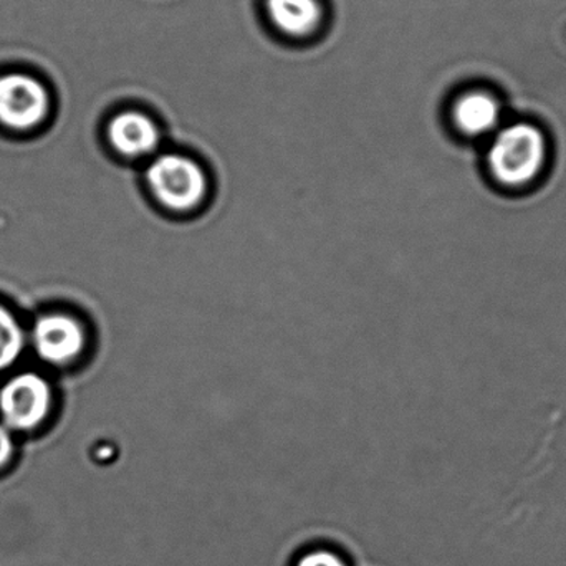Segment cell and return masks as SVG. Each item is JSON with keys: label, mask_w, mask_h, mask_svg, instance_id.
<instances>
[{"label": "cell", "mask_w": 566, "mask_h": 566, "mask_svg": "<svg viewBox=\"0 0 566 566\" xmlns=\"http://www.w3.org/2000/svg\"><path fill=\"white\" fill-rule=\"evenodd\" d=\"M485 163L495 186L511 192L527 191L547 171V138L532 123H512L495 132Z\"/></svg>", "instance_id": "6da1fadb"}, {"label": "cell", "mask_w": 566, "mask_h": 566, "mask_svg": "<svg viewBox=\"0 0 566 566\" xmlns=\"http://www.w3.org/2000/svg\"><path fill=\"white\" fill-rule=\"evenodd\" d=\"M143 179L153 202L172 216L201 211L211 196V178L205 166L185 153H158L146 165Z\"/></svg>", "instance_id": "7a4b0ae2"}, {"label": "cell", "mask_w": 566, "mask_h": 566, "mask_svg": "<svg viewBox=\"0 0 566 566\" xmlns=\"http://www.w3.org/2000/svg\"><path fill=\"white\" fill-rule=\"evenodd\" d=\"M29 333L12 310L0 303V373L12 368L25 352Z\"/></svg>", "instance_id": "9c48e42d"}, {"label": "cell", "mask_w": 566, "mask_h": 566, "mask_svg": "<svg viewBox=\"0 0 566 566\" xmlns=\"http://www.w3.org/2000/svg\"><path fill=\"white\" fill-rule=\"evenodd\" d=\"M106 138L119 156L135 161L155 158L163 142L158 123L146 113L135 109L113 116L106 128Z\"/></svg>", "instance_id": "8992f818"}, {"label": "cell", "mask_w": 566, "mask_h": 566, "mask_svg": "<svg viewBox=\"0 0 566 566\" xmlns=\"http://www.w3.org/2000/svg\"><path fill=\"white\" fill-rule=\"evenodd\" d=\"M52 112V95L36 76L12 72L0 75V125L12 132H30Z\"/></svg>", "instance_id": "277c9868"}, {"label": "cell", "mask_w": 566, "mask_h": 566, "mask_svg": "<svg viewBox=\"0 0 566 566\" xmlns=\"http://www.w3.org/2000/svg\"><path fill=\"white\" fill-rule=\"evenodd\" d=\"M295 566H348L342 555L326 548L306 552L296 560Z\"/></svg>", "instance_id": "30bf717a"}, {"label": "cell", "mask_w": 566, "mask_h": 566, "mask_svg": "<svg viewBox=\"0 0 566 566\" xmlns=\"http://www.w3.org/2000/svg\"><path fill=\"white\" fill-rule=\"evenodd\" d=\"M268 12L275 27L289 35H306L322 20L318 0H268Z\"/></svg>", "instance_id": "ba28073f"}, {"label": "cell", "mask_w": 566, "mask_h": 566, "mask_svg": "<svg viewBox=\"0 0 566 566\" xmlns=\"http://www.w3.org/2000/svg\"><path fill=\"white\" fill-rule=\"evenodd\" d=\"M501 105L485 92L465 93L452 108L455 129L468 138H484L501 125Z\"/></svg>", "instance_id": "52a82bcc"}, {"label": "cell", "mask_w": 566, "mask_h": 566, "mask_svg": "<svg viewBox=\"0 0 566 566\" xmlns=\"http://www.w3.org/2000/svg\"><path fill=\"white\" fill-rule=\"evenodd\" d=\"M52 409L53 389L40 373H17L0 388V418L12 432L35 431Z\"/></svg>", "instance_id": "3957f363"}, {"label": "cell", "mask_w": 566, "mask_h": 566, "mask_svg": "<svg viewBox=\"0 0 566 566\" xmlns=\"http://www.w3.org/2000/svg\"><path fill=\"white\" fill-rule=\"evenodd\" d=\"M13 451H15V442H13L12 431L0 422V469L12 461Z\"/></svg>", "instance_id": "8fae6325"}, {"label": "cell", "mask_w": 566, "mask_h": 566, "mask_svg": "<svg viewBox=\"0 0 566 566\" xmlns=\"http://www.w3.org/2000/svg\"><path fill=\"white\" fill-rule=\"evenodd\" d=\"M29 342L43 363L70 366L85 353L88 333L75 315L52 312L35 319L29 333Z\"/></svg>", "instance_id": "5b68a950"}]
</instances>
